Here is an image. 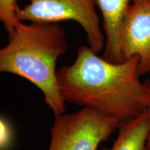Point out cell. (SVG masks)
<instances>
[{"label": "cell", "mask_w": 150, "mask_h": 150, "mask_svg": "<svg viewBox=\"0 0 150 150\" xmlns=\"http://www.w3.org/2000/svg\"><path fill=\"white\" fill-rule=\"evenodd\" d=\"M24 8L17 6L20 21L58 23L73 20L81 26L88 47L95 53L105 47L106 38L100 27V19L95 9L96 0H29Z\"/></svg>", "instance_id": "4"}, {"label": "cell", "mask_w": 150, "mask_h": 150, "mask_svg": "<svg viewBox=\"0 0 150 150\" xmlns=\"http://www.w3.org/2000/svg\"><path fill=\"white\" fill-rule=\"evenodd\" d=\"M11 130L8 123L4 117L1 118V141L0 147L1 150L8 149L11 142Z\"/></svg>", "instance_id": "9"}, {"label": "cell", "mask_w": 150, "mask_h": 150, "mask_svg": "<svg viewBox=\"0 0 150 150\" xmlns=\"http://www.w3.org/2000/svg\"><path fill=\"white\" fill-rule=\"evenodd\" d=\"M131 0H96L103 18L106 45L102 57L114 63H122L120 50V31Z\"/></svg>", "instance_id": "6"}, {"label": "cell", "mask_w": 150, "mask_h": 150, "mask_svg": "<svg viewBox=\"0 0 150 150\" xmlns=\"http://www.w3.org/2000/svg\"><path fill=\"white\" fill-rule=\"evenodd\" d=\"M18 6L16 0H0V20L8 35L13 32L19 20L16 13Z\"/></svg>", "instance_id": "8"}, {"label": "cell", "mask_w": 150, "mask_h": 150, "mask_svg": "<svg viewBox=\"0 0 150 150\" xmlns=\"http://www.w3.org/2000/svg\"><path fill=\"white\" fill-rule=\"evenodd\" d=\"M68 47L65 30L58 23L18 20L8 42L0 50V72L23 77L42 92L54 117L65 112L56 65Z\"/></svg>", "instance_id": "2"}, {"label": "cell", "mask_w": 150, "mask_h": 150, "mask_svg": "<svg viewBox=\"0 0 150 150\" xmlns=\"http://www.w3.org/2000/svg\"><path fill=\"white\" fill-rule=\"evenodd\" d=\"M118 134L110 148L102 150H146V142L150 130V108L137 117L120 122Z\"/></svg>", "instance_id": "7"}, {"label": "cell", "mask_w": 150, "mask_h": 150, "mask_svg": "<svg viewBox=\"0 0 150 150\" xmlns=\"http://www.w3.org/2000/svg\"><path fill=\"white\" fill-rule=\"evenodd\" d=\"M97 54L88 46H81L73 64L57 71L65 102L92 108L120 122L150 108V80L140 81L139 56L114 63Z\"/></svg>", "instance_id": "1"}, {"label": "cell", "mask_w": 150, "mask_h": 150, "mask_svg": "<svg viewBox=\"0 0 150 150\" xmlns=\"http://www.w3.org/2000/svg\"><path fill=\"white\" fill-rule=\"evenodd\" d=\"M146 150H150V130L148 133L147 142H146Z\"/></svg>", "instance_id": "10"}, {"label": "cell", "mask_w": 150, "mask_h": 150, "mask_svg": "<svg viewBox=\"0 0 150 150\" xmlns=\"http://www.w3.org/2000/svg\"><path fill=\"white\" fill-rule=\"evenodd\" d=\"M120 121L84 107L54 117L48 150H97L117 130Z\"/></svg>", "instance_id": "3"}, {"label": "cell", "mask_w": 150, "mask_h": 150, "mask_svg": "<svg viewBox=\"0 0 150 150\" xmlns=\"http://www.w3.org/2000/svg\"><path fill=\"white\" fill-rule=\"evenodd\" d=\"M123 61L138 56L140 76L150 74V0H131L120 31Z\"/></svg>", "instance_id": "5"}]
</instances>
